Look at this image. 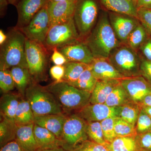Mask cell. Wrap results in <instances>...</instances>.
Listing matches in <instances>:
<instances>
[{
  "label": "cell",
  "mask_w": 151,
  "mask_h": 151,
  "mask_svg": "<svg viewBox=\"0 0 151 151\" xmlns=\"http://www.w3.org/2000/svg\"><path fill=\"white\" fill-rule=\"evenodd\" d=\"M149 37L150 36L143 26L139 23L137 27L130 34L127 39V42L128 46L135 50L137 48H139Z\"/></svg>",
  "instance_id": "cell-32"
},
{
  "label": "cell",
  "mask_w": 151,
  "mask_h": 151,
  "mask_svg": "<svg viewBox=\"0 0 151 151\" xmlns=\"http://www.w3.org/2000/svg\"><path fill=\"white\" fill-rule=\"evenodd\" d=\"M9 4L7 0H0V15L1 17L5 15Z\"/></svg>",
  "instance_id": "cell-47"
},
{
  "label": "cell",
  "mask_w": 151,
  "mask_h": 151,
  "mask_svg": "<svg viewBox=\"0 0 151 151\" xmlns=\"http://www.w3.org/2000/svg\"><path fill=\"white\" fill-rule=\"evenodd\" d=\"M0 151H23L15 140L12 141L1 148Z\"/></svg>",
  "instance_id": "cell-45"
},
{
  "label": "cell",
  "mask_w": 151,
  "mask_h": 151,
  "mask_svg": "<svg viewBox=\"0 0 151 151\" xmlns=\"http://www.w3.org/2000/svg\"><path fill=\"white\" fill-rule=\"evenodd\" d=\"M138 19L150 36H151V9H138Z\"/></svg>",
  "instance_id": "cell-39"
},
{
  "label": "cell",
  "mask_w": 151,
  "mask_h": 151,
  "mask_svg": "<svg viewBox=\"0 0 151 151\" xmlns=\"http://www.w3.org/2000/svg\"><path fill=\"white\" fill-rule=\"evenodd\" d=\"M86 131L91 140L107 147L109 145L104 138L100 122H86Z\"/></svg>",
  "instance_id": "cell-33"
},
{
  "label": "cell",
  "mask_w": 151,
  "mask_h": 151,
  "mask_svg": "<svg viewBox=\"0 0 151 151\" xmlns=\"http://www.w3.org/2000/svg\"><path fill=\"white\" fill-rule=\"evenodd\" d=\"M71 151H110L108 147L100 145L92 140L84 141Z\"/></svg>",
  "instance_id": "cell-38"
},
{
  "label": "cell",
  "mask_w": 151,
  "mask_h": 151,
  "mask_svg": "<svg viewBox=\"0 0 151 151\" xmlns=\"http://www.w3.org/2000/svg\"><path fill=\"white\" fill-rule=\"evenodd\" d=\"M110 151H140L136 137H116L108 146Z\"/></svg>",
  "instance_id": "cell-25"
},
{
  "label": "cell",
  "mask_w": 151,
  "mask_h": 151,
  "mask_svg": "<svg viewBox=\"0 0 151 151\" xmlns=\"http://www.w3.org/2000/svg\"><path fill=\"white\" fill-rule=\"evenodd\" d=\"M79 34L74 19L64 23L52 26L49 30L45 46L53 49L78 42Z\"/></svg>",
  "instance_id": "cell-7"
},
{
  "label": "cell",
  "mask_w": 151,
  "mask_h": 151,
  "mask_svg": "<svg viewBox=\"0 0 151 151\" xmlns=\"http://www.w3.org/2000/svg\"><path fill=\"white\" fill-rule=\"evenodd\" d=\"M86 122H101L112 117H118L116 107L105 104H89L79 110L77 114Z\"/></svg>",
  "instance_id": "cell-15"
},
{
  "label": "cell",
  "mask_w": 151,
  "mask_h": 151,
  "mask_svg": "<svg viewBox=\"0 0 151 151\" xmlns=\"http://www.w3.org/2000/svg\"><path fill=\"white\" fill-rule=\"evenodd\" d=\"M34 133L39 149L54 148L62 147L64 143L48 130L35 124Z\"/></svg>",
  "instance_id": "cell-20"
},
{
  "label": "cell",
  "mask_w": 151,
  "mask_h": 151,
  "mask_svg": "<svg viewBox=\"0 0 151 151\" xmlns=\"http://www.w3.org/2000/svg\"><path fill=\"white\" fill-rule=\"evenodd\" d=\"M150 37L140 47L139 49L144 58L151 61V37Z\"/></svg>",
  "instance_id": "cell-44"
},
{
  "label": "cell",
  "mask_w": 151,
  "mask_h": 151,
  "mask_svg": "<svg viewBox=\"0 0 151 151\" xmlns=\"http://www.w3.org/2000/svg\"><path fill=\"white\" fill-rule=\"evenodd\" d=\"M114 130L117 137H136L138 134L136 126L119 117L115 121Z\"/></svg>",
  "instance_id": "cell-34"
},
{
  "label": "cell",
  "mask_w": 151,
  "mask_h": 151,
  "mask_svg": "<svg viewBox=\"0 0 151 151\" xmlns=\"http://www.w3.org/2000/svg\"><path fill=\"white\" fill-rule=\"evenodd\" d=\"M116 118V117H110L100 122L104 138L106 142L109 144L117 137L114 130Z\"/></svg>",
  "instance_id": "cell-35"
},
{
  "label": "cell",
  "mask_w": 151,
  "mask_h": 151,
  "mask_svg": "<svg viewBox=\"0 0 151 151\" xmlns=\"http://www.w3.org/2000/svg\"><path fill=\"white\" fill-rule=\"evenodd\" d=\"M7 1L9 4L13 5L16 6L20 0H7Z\"/></svg>",
  "instance_id": "cell-52"
},
{
  "label": "cell",
  "mask_w": 151,
  "mask_h": 151,
  "mask_svg": "<svg viewBox=\"0 0 151 151\" xmlns=\"http://www.w3.org/2000/svg\"><path fill=\"white\" fill-rule=\"evenodd\" d=\"M70 1H76V0H49V2H58Z\"/></svg>",
  "instance_id": "cell-53"
},
{
  "label": "cell",
  "mask_w": 151,
  "mask_h": 151,
  "mask_svg": "<svg viewBox=\"0 0 151 151\" xmlns=\"http://www.w3.org/2000/svg\"><path fill=\"white\" fill-rule=\"evenodd\" d=\"M17 125L14 121L2 117L0 123L1 148L12 141L15 140Z\"/></svg>",
  "instance_id": "cell-26"
},
{
  "label": "cell",
  "mask_w": 151,
  "mask_h": 151,
  "mask_svg": "<svg viewBox=\"0 0 151 151\" xmlns=\"http://www.w3.org/2000/svg\"><path fill=\"white\" fill-rule=\"evenodd\" d=\"M10 72L15 86L20 94L24 95L26 90L30 85L32 76L29 70L27 68L15 66L11 68Z\"/></svg>",
  "instance_id": "cell-24"
},
{
  "label": "cell",
  "mask_w": 151,
  "mask_h": 151,
  "mask_svg": "<svg viewBox=\"0 0 151 151\" xmlns=\"http://www.w3.org/2000/svg\"><path fill=\"white\" fill-rule=\"evenodd\" d=\"M90 65L93 75L98 80H121L125 78L113 66L108 58H94Z\"/></svg>",
  "instance_id": "cell-17"
},
{
  "label": "cell",
  "mask_w": 151,
  "mask_h": 151,
  "mask_svg": "<svg viewBox=\"0 0 151 151\" xmlns=\"http://www.w3.org/2000/svg\"><path fill=\"white\" fill-rule=\"evenodd\" d=\"M67 117L62 114L35 116V124L48 130L62 140L63 130Z\"/></svg>",
  "instance_id": "cell-18"
},
{
  "label": "cell",
  "mask_w": 151,
  "mask_h": 151,
  "mask_svg": "<svg viewBox=\"0 0 151 151\" xmlns=\"http://www.w3.org/2000/svg\"><path fill=\"white\" fill-rule=\"evenodd\" d=\"M65 74L63 78V82L70 83L76 81L90 65L76 62H68L64 65Z\"/></svg>",
  "instance_id": "cell-31"
},
{
  "label": "cell",
  "mask_w": 151,
  "mask_h": 151,
  "mask_svg": "<svg viewBox=\"0 0 151 151\" xmlns=\"http://www.w3.org/2000/svg\"><path fill=\"white\" fill-rule=\"evenodd\" d=\"M15 86L14 82L11 74L10 70H0V88L4 93L13 90Z\"/></svg>",
  "instance_id": "cell-37"
},
{
  "label": "cell",
  "mask_w": 151,
  "mask_h": 151,
  "mask_svg": "<svg viewBox=\"0 0 151 151\" xmlns=\"http://www.w3.org/2000/svg\"><path fill=\"white\" fill-rule=\"evenodd\" d=\"M7 36L6 41L1 45L0 70H8L15 66L28 68L25 36L16 28L11 30Z\"/></svg>",
  "instance_id": "cell-2"
},
{
  "label": "cell",
  "mask_w": 151,
  "mask_h": 151,
  "mask_svg": "<svg viewBox=\"0 0 151 151\" xmlns=\"http://www.w3.org/2000/svg\"><path fill=\"white\" fill-rule=\"evenodd\" d=\"M108 58L125 78L141 76L142 59L129 47H118L111 52Z\"/></svg>",
  "instance_id": "cell-5"
},
{
  "label": "cell",
  "mask_w": 151,
  "mask_h": 151,
  "mask_svg": "<svg viewBox=\"0 0 151 151\" xmlns=\"http://www.w3.org/2000/svg\"><path fill=\"white\" fill-rule=\"evenodd\" d=\"M140 151H150L147 150H145V149L141 148Z\"/></svg>",
  "instance_id": "cell-55"
},
{
  "label": "cell",
  "mask_w": 151,
  "mask_h": 151,
  "mask_svg": "<svg viewBox=\"0 0 151 151\" xmlns=\"http://www.w3.org/2000/svg\"><path fill=\"white\" fill-rule=\"evenodd\" d=\"M35 116L62 114V108L51 92L39 85H30L24 94Z\"/></svg>",
  "instance_id": "cell-4"
},
{
  "label": "cell",
  "mask_w": 151,
  "mask_h": 151,
  "mask_svg": "<svg viewBox=\"0 0 151 151\" xmlns=\"http://www.w3.org/2000/svg\"><path fill=\"white\" fill-rule=\"evenodd\" d=\"M113 30L108 14L104 13L85 43L95 58H108L119 41Z\"/></svg>",
  "instance_id": "cell-1"
},
{
  "label": "cell",
  "mask_w": 151,
  "mask_h": 151,
  "mask_svg": "<svg viewBox=\"0 0 151 151\" xmlns=\"http://www.w3.org/2000/svg\"><path fill=\"white\" fill-rule=\"evenodd\" d=\"M14 121L17 125L34 123V114L27 100L21 98L16 113Z\"/></svg>",
  "instance_id": "cell-27"
},
{
  "label": "cell",
  "mask_w": 151,
  "mask_h": 151,
  "mask_svg": "<svg viewBox=\"0 0 151 151\" xmlns=\"http://www.w3.org/2000/svg\"><path fill=\"white\" fill-rule=\"evenodd\" d=\"M49 2V0H20L16 6L18 13L16 28L20 29L27 25Z\"/></svg>",
  "instance_id": "cell-14"
},
{
  "label": "cell",
  "mask_w": 151,
  "mask_h": 151,
  "mask_svg": "<svg viewBox=\"0 0 151 151\" xmlns=\"http://www.w3.org/2000/svg\"><path fill=\"white\" fill-rule=\"evenodd\" d=\"M25 49L28 69L31 75L37 80L41 79L43 77L47 65L44 45L26 38Z\"/></svg>",
  "instance_id": "cell-10"
},
{
  "label": "cell",
  "mask_w": 151,
  "mask_h": 151,
  "mask_svg": "<svg viewBox=\"0 0 151 151\" xmlns=\"http://www.w3.org/2000/svg\"><path fill=\"white\" fill-rule=\"evenodd\" d=\"M76 1L49 2L47 9L51 26L64 23L73 18Z\"/></svg>",
  "instance_id": "cell-12"
},
{
  "label": "cell",
  "mask_w": 151,
  "mask_h": 151,
  "mask_svg": "<svg viewBox=\"0 0 151 151\" xmlns=\"http://www.w3.org/2000/svg\"><path fill=\"white\" fill-rule=\"evenodd\" d=\"M8 36L4 33L2 29L0 30V45H2L7 39Z\"/></svg>",
  "instance_id": "cell-49"
},
{
  "label": "cell",
  "mask_w": 151,
  "mask_h": 151,
  "mask_svg": "<svg viewBox=\"0 0 151 151\" xmlns=\"http://www.w3.org/2000/svg\"><path fill=\"white\" fill-rule=\"evenodd\" d=\"M116 107L118 111L117 117L136 126L141 111V107L139 104L132 102Z\"/></svg>",
  "instance_id": "cell-29"
},
{
  "label": "cell",
  "mask_w": 151,
  "mask_h": 151,
  "mask_svg": "<svg viewBox=\"0 0 151 151\" xmlns=\"http://www.w3.org/2000/svg\"><path fill=\"white\" fill-rule=\"evenodd\" d=\"M139 145L141 148L151 151V133L146 132L143 134H138L136 136Z\"/></svg>",
  "instance_id": "cell-40"
},
{
  "label": "cell",
  "mask_w": 151,
  "mask_h": 151,
  "mask_svg": "<svg viewBox=\"0 0 151 151\" xmlns=\"http://www.w3.org/2000/svg\"><path fill=\"white\" fill-rule=\"evenodd\" d=\"M86 122L77 114L67 117L63 130V148L71 151L76 146L87 140Z\"/></svg>",
  "instance_id": "cell-8"
},
{
  "label": "cell",
  "mask_w": 151,
  "mask_h": 151,
  "mask_svg": "<svg viewBox=\"0 0 151 151\" xmlns=\"http://www.w3.org/2000/svg\"><path fill=\"white\" fill-rule=\"evenodd\" d=\"M36 151H68L62 147L47 149H38Z\"/></svg>",
  "instance_id": "cell-50"
},
{
  "label": "cell",
  "mask_w": 151,
  "mask_h": 151,
  "mask_svg": "<svg viewBox=\"0 0 151 151\" xmlns=\"http://www.w3.org/2000/svg\"><path fill=\"white\" fill-rule=\"evenodd\" d=\"M132 1L134 2V3L136 5V4H137V1L138 0H132Z\"/></svg>",
  "instance_id": "cell-54"
},
{
  "label": "cell",
  "mask_w": 151,
  "mask_h": 151,
  "mask_svg": "<svg viewBox=\"0 0 151 151\" xmlns=\"http://www.w3.org/2000/svg\"><path fill=\"white\" fill-rule=\"evenodd\" d=\"M98 80L94 77L90 66L84 70L77 80L68 83L78 89L92 93Z\"/></svg>",
  "instance_id": "cell-30"
},
{
  "label": "cell",
  "mask_w": 151,
  "mask_h": 151,
  "mask_svg": "<svg viewBox=\"0 0 151 151\" xmlns=\"http://www.w3.org/2000/svg\"><path fill=\"white\" fill-rule=\"evenodd\" d=\"M109 16L111 26L118 40L122 42H127L130 34L139 24V20L126 15L111 12Z\"/></svg>",
  "instance_id": "cell-13"
},
{
  "label": "cell",
  "mask_w": 151,
  "mask_h": 151,
  "mask_svg": "<svg viewBox=\"0 0 151 151\" xmlns=\"http://www.w3.org/2000/svg\"><path fill=\"white\" fill-rule=\"evenodd\" d=\"M51 77L55 80V82H61L65 74V67L63 65H55L50 70Z\"/></svg>",
  "instance_id": "cell-41"
},
{
  "label": "cell",
  "mask_w": 151,
  "mask_h": 151,
  "mask_svg": "<svg viewBox=\"0 0 151 151\" xmlns=\"http://www.w3.org/2000/svg\"><path fill=\"white\" fill-rule=\"evenodd\" d=\"M96 0H77L73 19L79 36L90 34L98 16Z\"/></svg>",
  "instance_id": "cell-6"
},
{
  "label": "cell",
  "mask_w": 151,
  "mask_h": 151,
  "mask_svg": "<svg viewBox=\"0 0 151 151\" xmlns=\"http://www.w3.org/2000/svg\"><path fill=\"white\" fill-rule=\"evenodd\" d=\"M133 102L121 83L113 89L104 104L111 107H116Z\"/></svg>",
  "instance_id": "cell-28"
},
{
  "label": "cell",
  "mask_w": 151,
  "mask_h": 151,
  "mask_svg": "<svg viewBox=\"0 0 151 151\" xmlns=\"http://www.w3.org/2000/svg\"><path fill=\"white\" fill-rule=\"evenodd\" d=\"M100 1L105 8L111 12L126 15L138 19L137 8L132 0H100Z\"/></svg>",
  "instance_id": "cell-22"
},
{
  "label": "cell",
  "mask_w": 151,
  "mask_h": 151,
  "mask_svg": "<svg viewBox=\"0 0 151 151\" xmlns=\"http://www.w3.org/2000/svg\"><path fill=\"white\" fill-rule=\"evenodd\" d=\"M120 83L131 100L139 104L147 95L151 94V83L142 76L123 78Z\"/></svg>",
  "instance_id": "cell-11"
},
{
  "label": "cell",
  "mask_w": 151,
  "mask_h": 151,
  "mask_svg": "<svg viewBox=\"0 0 151 151\" xmlns=\"http://www.w3.org/2000/svg\"><path fill=\"white\" fill-rule=\"evenodd\" d=\"M51 27L47 5L41 9L25 26L19 29L29 40L44 45Z\"/></svg>",
  "instance_id": "cell-9"
},
{
  "label": "cell",
  "mask_w": 151,
  "mask_h": 151,
  "mask_svg": "<svg viewBox=\"0 0 151 151\" xmlns=\"http://www.w3.org/2000/svg\"><path fill=\"white\" fill-rule=\"evenodd\" d=\"M136 6L137 9H151V0H138Z\"/></svg>",
  "instance_id": "cell-46"
},
{
  "label": "cell",
  "mask_w": 151,
  "mask_h": 151,
  "mask_svg": "<svg viewBox=\"0 0 151 151\" xmlns=\"http://www.w3.org/2000/svg\"><path fill=\"white\" fill-rule=\"evenodd\" d=\"M58 100L62 108L80 110L90 104L91 93L78 89L66 82H54L45 87Z\"/></svg>",
  "instance_id": "cell-3"
},
{
  "label": "cell",
  "mask_w": 151,
  "mask_h": 151,
  "mask_svg": "<svg viewBox=\"0 0 151 151\" xmlns=\"http://www.w3.org/2000/svg\"><path fill=\"white\" fill-rule=\"evenodd\" d=\"M68 62H76L90 65L94 60V55L85 43L78 42L58 49Z\"/></svg>",
  "instance_id": "cell-16"
},
{
  "label": "cell",
  "mask_w": 151,
  "mask_h": 151,
  "mask_svg": "<svg viewBox=\"0 0 151 151\" xmlns=\"http://www.w3.org/2000/svg\"><path fill=\"white\" fill-rule=\"evenodd\" d=\"M140 106L141 109L147 113L151 118V107L145 105H140Z\"/></svg>",
  "instance_id": "cell-51"
},
{
  "label": "cell",
  "mask_w": 151,
  "mask_h": 151,
  "mask_svg": "<svg viewBox=\"0 0 151 151\" xmlns=\"http://www.w3.org/2000/svg\"><path fill=\"white\" fill-rule=\"evenodd\" d=\"M150 132H151V130Z\"/></svg>",
  "instance_id": "cell-56"
},
{
  "label": "cell",
  "mask_w": 151,
  "mask_h": 151,
  "mask_svg": "<svg viewBox=\"0 0 151 151\" xmlns=\"http://www.w3.org/2000/svg\"><path fill=\"white\" fill-rule=\"evenodd\" d=\"M136 128L137 134L150 132L151 130V118L141 108L136 123Z\"/></svg>",
  "instance_id": "cell-36"
},
{
  "label": "cell",
  "mask_w": 151,
  "mask_h": 151,
  "mask_svg": "<svg viewBox=\"0 0 151 151\" xmlns=\"http://www.w3.org/2000/svg\"><path fill=\"white\" fill-rule=\"evenodd\" d=\"M141 76L151 83V61L142 58L140 65Z\"/></svg>",
  "instance_id": "cell-42"
},
{
  "label": "cell",
  "mask_w": 151,
  "mask_h": 151,
  "mask_svg": "<svg viewBox=\"0 0 151 151\" xmlns=\"http://www.w3.org/2000/svg\"><path fill=\"white\" fill-rule=\"evenodd\" d=\"M139 105L151 107V94H149L144 97Z\"/></svg>",
  "instance_id": "cell-48"
},
{
  "label": "cell",
  "mask_w": 151,
  "mask_h": 151,
  "mask_svg": "<svg viewBox=\"0 0 151 151\" xmlns=\"http://www.w3.org/2000/svg\"><path fill=\"white\" fill-rule=\"evenodd\" d=\"M120 80H98L94 90L91 93L90 104H104L109 94L118 84Z\"/></svg>",
  "instance_id": "cell-21"
},
{
  "label": "cell",
  "mask_w": 151,
  "mask_h": 151,
  "mask_svg": "<svg viewBox=\"0 0 151 151\" xmlns=\"http://www.w3.org/2000/svg\"><path fill=\"white\" fill-rule=\"evenodd\" d=\"M35 123L17 125L15 141L23 151H36L38 146L34 133Z\"/></svg>",
  "instance_id": "cell-19"
},
{
  "label": "cell",
  "mask_w": 151,
  "mask_h": 151,
  "mask_svg": "<svg viewBox=\"0 0 151 151\" xmlns=\"http://www.w3.org/2000/svg\"><path fill=\"white\" fill-rule=\"evenodd\" d=\"M21 98L17 94H6L1 99L0 109L2 117L14 121L15 116Z\"/></svg>",
  "instance_id": "cell-23"
},
{
  "label": "cell",
  "mask_w": 151,
  "mask_h": 151,
  "mask_svg": "<svg viewBox=\"0 0 151 151\" xmlns=\"http://www.w3.org/2000/svg\"><path fill=\"white\" fill-rule=\"evenodd\" d=\"M52 50H53V52L51 55V60L55 65H63L68 62L65 57L58 49L54 48Z\"/></svg>",
  "instance_id": "cell-43"
}]
</instances>
